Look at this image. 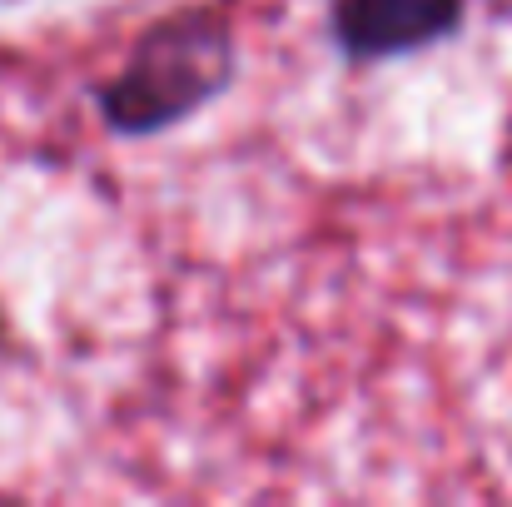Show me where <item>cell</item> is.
I'll return each mask as SVG.
<instances>
[{"label":"cell","mask_w":512,"mask_h":507,"mask_svg":"<svg viewBox=\"0 0 512 507\" xmlns=\"http://www.w3.org/2000/svg\"><path fill=\"white\" fill-rule=\"evenodd\" d=\"M473 0H329L324 40L348 70L428 55L463 35Z\"/></svg>","instance_id":"7a4b0ae2"},{"label":"cell","mask_w":512,"mask_h":507,"mask_svg":"<svg viewBox=\"0 0 512 507\" xmlns=\"http://www.w3.org/2000/svg\"><path fill=\"white\" fill-rule=\"evenodd\" d=\"M244 70V40L229 0H184L145 20L120 65L90 85L100 130L120 145L160 140L219 105Z\"/></svg>","instance_id":"6da1fadb"}]
</instances>
